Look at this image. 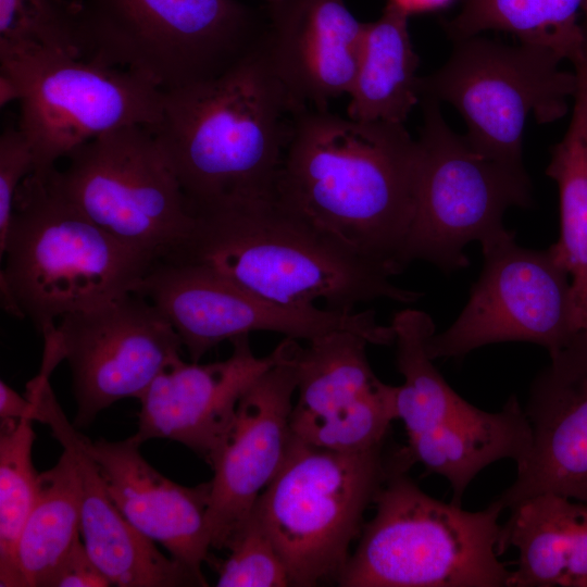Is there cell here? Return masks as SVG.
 Returning a JSON list of instances; mask_svg holds the SVG:
<instances>
[{
  "instance_id": "19",
  "label": "cell",
  "mask_w": 587,
  "mask_h": 587,
  "mask_svg": "<svg viewBox=\"0 0 587 587\" xmlns=\"http://www.w3.org/2000/svg\"><path fill=\"white\" fill-rule=\"evenodd\" d=\"M49 378L37 374L26 385V397L34 403V421L48 425L73 457L80 487V535L98 567L112 586H207L204 577L161 553L121 513L85 448L83 434L57 401Z\"/></svg>"
},
{
  "instance_id": "14",
  "label": "cell",
  "mask_w": 587,
  "mask_h": 587,
  "mask_svg": "<svg viewBox=\"0 0 587 587\" xmlns=\"http://www.w3.org/2000/svg\"><path fill=\"white\" fill-rule=\"evenodd\" d=\"M42 337L38 373L50 376L59 363L67 361L77 429L118 400H139L161 371L180 359L183 347L170 322L138 294L63 315Z\"/></svg>"
},
{
  "instance_id": "22",
  "label": "cell",
  "mask_w": 587,
  "mask_h": 587,
  "mask_svg": "<svg viewBox=\"0 0 587 587\" xmlns=\"http://www.w3.org/2000/svg\"><path fill=\"white\" fill-rule=\"evenodd\" d=\"M105 488L125 519L164 547L176 561L202 576L211 548L208 527L210 480L186 487L168 479L140 454L132 437L122 441L83 437Z\"/></svg>"
},
{
  "instance_id": "3",
  "label": "cell",
  "mask_w": 587,
  "mask_h": 587,
  "mask_svg": "<svg viewBox=\"0 0 587 587\" xmlns=\"http://www.w3.org/2000/svg\"><path fill=\"white\" fill-rule=\"evenodd\" d=\"M53 168L22 182L0 250L2 305L29 319L42 335L63 315L134 294L157 263L72 204L57 187Z\"/></svg>"
},
{
  "instance_id": "18",
  "label": "cell",
  "mask_w": 587,
  "mask_h": 587,
  "mask_svg": "<svg viewBox=\"0 0 587 587\" xmlns=\"http://www.w3.org/2000/svg\"><path fill=\"white\" fill-rule=\"evenodd\" d=\"M524 413L530 445L503 509L541 494L587 501V330L550 355L532 384Z\"/></svg>"
},
{
  "instance_id": "15",
  "label": "cell",
  "mask_w": 587,
  "mask_h": 587,
  "mask_svg": "<svg viewBox=\"0 0 587 587\" xmlns=\"http://www.w3.org/2000/svg\"><path fill=\"white\" fill-rule=\"evenodd\" d=\"M485 264L453 324L426 342L428 355L459 358L502 341H527L554 354L580 333L571 277L550 249L520 247L514 236L483 249Z\"/></svg>"
},
{
  "instance_id": "30",
  "label": "cell",
  "mask_w": 587,
  "mask_h": 587,
  "mask_svg": "<svg viewBox=\"0 0 587 587\" xmlns=\"http://www.w3.org/2000/svg\"><path fill=\"white\" fill-rule=\"evenodd\" d=\"M225 549L229 551L226 559H208L217 573L216 586H291L287 569L270 534L253 512Z\"/></svg>"
},
{
  "instance_id": "26",
  "label": "cell",
  "mask_w": 587,
  "mask_h": 587,
  "mask_svg": "<svg viewBox=\"0 0 587 587\" xmlns=\"http://www.w3.org/2000/svg\"><path fill=\"white\" fill-rule=\"evenodd\" d=\"M546 174L559 189L560 236L549 249L571 277L576 323L587 330V102L573 107Z\"/></svg>"
},
{
  "instance_id": "20",
  "label": "cell",
  "mask_w": 587,
  "mask_h": 587,
  "mask_svg": "<svg viewBox=\"0 0 587 587\" xmlns=\"http://www.w3.org/2000/svg\"><path fill=\"white\" fill-rule=\"evenodd\" d=\"M289 339L286 337L270 354L255 357L249 335H242L230 340L233 352L224 361L172 362L139 399L138 429L132 439L139 446L153 438L171 439L208 462L240 396L285 355Z\"/></svg>"
},
{
  "instance_id": "21",
  "label": "cell",
  "mask_w": 587,
  "mask_h": 587,
  "mask_svg": "<svg viewBox=\"0 0 587 587\" xmlns=\"http://www.w3.org/2000/svg\"><path fill=\"white\" fill-rule=\"evenodd\" d=\"M262 47L303 109H327L348 95L365 22L346 0H267Z\"/></svg>"
},
{
  "instance_id": "10",
  "label": "cell",
  "mask_w": 587,
  "mask_h": 587,
  "mask_svg": "<svg viewBox=\"0 0 587 587\" xmlns=\"http://www.w3.org/2000/svg\"><path fill=\"white\" fill-rule=\"evenodd\" d=\"M391 327L397 366L403 384L395 386L396 417L404 424L413 464L444 476L452 503L461 505L465 489L489 464L526 457L530 427L524 409L511 397L498 412L480 410L459 396L433 364L426 342L435 332L432 317L420 310L395 314Z\"/></svg>"
},
{
  "instance_id": "6",
  "label": "cell",
  "mask_w": 587,
  "mask_h": 587,
  "mask_svg": "<svg viewBox=\"0 0 587 587\" xmlns=\"http://www.w3.org/2000/svg\"><path fill=\"white\" fill-rule=\"evenodd\" d=\"M264 11L239 0L80 1L82 58L133 73L162 92L214 78L250 53Z\"/></svg>"
},
{
  "instance_id": "9",
  "label": "cell",
  "mask_w": 587,
  "mask_h": 587,
  "mask_svg": "<svg viewBox=\"0 0 587 587\" xmlns=\"http://www.w3.org/2000/svg\"><path fill=\"white\" fill-rule=\"evenodd\" d=\"M414 209L403 263L423 260L451 272L469 265L465 245L483 249L514 236L502 217L511 207L532 204L524 166H512L473 150L446 123L439 101L422 97Z\"/></svg>"
},
{
  "instance_id": "7",
  "label": "cell",
  "mask_w": 587,
  "mask_h": 587,
  "mask_svg": "<svg viewBox=\"0 0 587 587\" xmlns=\"http://www.w3.org/2000/svg\"><path fill=\"white\" fill-rule=\"evenodd\" d=\"M391 460L383 446L337 451L292 436L280 470L252 510L270 534L291 586L337 583Z\"/></svg>"
},
{
  "instance_id": "4",
  "label": "cell",
  "mask_w": 587,
  "mask_h": 587,
  "mask_svg": "<svg viewBox=\"0 0 587 587\" xmlns=\"http://www.w3.org/2000/svg\"><path fill=\"white\" fill-rule=\"evenodd\" d=\"M168 261L210 267L242 287L287 305L354 311L364 302L410 303L422 292L397 287L385 270L334 245L274 199L203 212Z\"/></svg>"
},
{
  "instance_id": "2",
  "label": "cell",
  "mask_w": 587,
  "mask_h": 587,
  "mask_svg": "<svg viewBox=\"0 0 587 587\" xmlns=\"http://www.w3.org/2000/svg\"><path fill=\"white\" fill-rule=\"evenodd\" d=\"M260 43L223 74L163 92L151 129L193 215L274 198L298 114Z\"/></svg>"
},
{
  "instance_id": "12",
  "label": "cell",
  "mask_w": 587,
  "mask_h": 587,
  "mask_svg": "<svg viewBox=\"0 0 587 587\" xmlns=\"http://www.w3.org/2000/svg\"><path fill=\"white\" fill-rule=\"evenodd\" d=\"M52 171L61 193L117 240L153 261L173 259L196 216L152 130L126 126L74 150Z\"/></svg>"
},
{
  "instance_id": "29",
  "label": "cell",
  "mask_w": 587,
  "mask_h": 587,
  "mask_svg": "<svg viewBox=\"0 0 587 587\" xmlns=\"http://www.w3.org/2000/svg\"><path fill=\"white\" fill-rule=\"evenodd\" d=\"M79 1L0 0V46L37 45L82 58Z\"/></svg>"
},
{
  "instance_id": "11",
  "label": "cell",
  "mask_w": 587,
  "mask_h": 587,
  "mask_svg": "<svg viewBox=\"0 0 587 587\" xmlns=\"http://www.w3.org/2000/svg\"><path fill=\"white\" fill-rule=\"evenodd\" d=\"M554 50L507 46L478 35L454 40L448 61L420 77V95L452 104L464 136L476 152L523 166V133L532 113L540 124L563 117L576 89V75L562 71Z\"/></svg>"
},
{
  "instance_id": "32",
  "label": "cell",
  "mask_w": 587,
  "mask_h": 587,
  "mask_svg": "<svg viewBox=\"0 0 587 587\" xmlns=\"http://www.w3.org/2000/svg\"><path fill=\"white\" fill-rule=\"evenodd\" d=\"M107 576L91 559L80 537L59 562L43 587H108Z\"/></svg>"
},
{
  "instance_id": "23",
  "label": "cell",
  "mask_w": 587,
  "mask_h": 587,
  "mask_svg": "<svg viewBox=\"0 0 587 587\" xmlns=\"http://www.w3.org/2000/svg\"><path fill=\"white\" fill-rule=\"evenodd\" d=\"M509 510L499 549L517 551L510 587H587V501L547 492Z\"/></svg>"
},
{
  "instance_id": "17",
  "label": "cell",
  "mask_w": 587,
  "mask_h": 587,
  "mask_svg": "<svg viewBox=\"0 0 587 587\" xmlns=\"http://www.w3.org/2000/svg\"><path fill=\"white\" fill-rule=\"evenodd\" d=\"M367 345L358 334L333 332L298 348L297 399L291 412L296 439L337 451L384 446L397 420L395 386L374 374Z\"/></svg>"
},
{
  "instance_id": "1",
  "label": "cell",
  "mask_w": 587,
  "mask_h": 587,
  "mask_svg": "<svg viewBox=\"0 0 587 587\" xmlns=\"http://www.w3.org/2000/svg\"><path fill=\"white\" fill-rule=\"evenodd\" d=\"M416 161L417 142L402 123L304 109L273 199L334 245L392 276L405 267Z\"/></svg>"
},
{
  "instance_id": "16",
  "label": "cell",
  "mask_w": 587,
  "mask_h": 587,
  "mask_svg": "<svg viewBox=\"0 0 587 587\" xmlns=\"http://www.w3.org/2000/svg\"><path fill=\"white\" fill-rule=\"evenodd\" d=\"M290 338L285 355L240 396L233 417L212 451L208 509L211 548L225 549L280 470L292 441L296 354Z\"/></svg>"
},
{
  "instance_id": "34",
  "label": "cell",
  "mask_w": 587,
  "mask_h": 587,
  "mask_svg": "<svg viewBox=\"0 0 587 587\" xmlns=\"http://www.w3.org/2000/svg\"><path fill=\"white\" fill-rule=\"evenodd\" d=\"M404 7L410 13L424 10H433L444 7L450 0H394Z\"/></svg>"
},
{
  "instance_id": "13",
  "label": "cell",
  "mask_w": 587,
  "mask_h": 587,
  "mask_svg": "<svg viewBox=\"0 0 587 587\" xmlns=\"http://www.w3.org/2000/svg\"><path fill=\"white\" fill-rule=\"evenodd\" d=\"M135 294L149 300L170 322L192 362L217 344L252 332L307 341L333 332H351L371 345L395 344L391 325L378 324L374 310L347 312L282 304L195 263H154Z\"/></svg>"
},
{
  "instance_id": "8",
  "label": "cell",
  "mask_w": 587,
  "mask_h": 587,
  "mask_svg": "<svg viewBox=\"0 0 587 587\" xmlns=\"http://www.w3.org/2000/svg\"><path fill=\"white\" fill-rule=\"evenodd\" d=\"M0 103L17 101L34 172L126 126L153 129L163 92L130 72L37 45L0 46Z\"/></svg>"
},
{
  "instance_id": "24",
  "label": "cell",
  "mask_w": 587,
  "mask_h": 587,
  "mask_svg": "<svg viewBox=\"0 0 587 587\" xmlns=\"http://www.w3.org/2000/svg\"><path fill=\"white\" fill-rule=\"evenodd\" d=\"M410 14L388 0L377 20L365 22L347 116L403 124L420 103V59L409 32Z\"/></svg>"
},
{
  "instance_id": "31",
  "label": "cell",
  "mask_w": 587,
  "mask_h": 587,
  "mask_svg": "<svg viewBox=\"0 0 587 587\" xmlns=\"http://www.w3.org/2000/svg\"><path fill=\"white\" fill-rule=\"evenodd\" d=\"M35 171L30 145L16 126H7L0 136V250L4 247L15 195L22 182Z\"/></svg>"
},
{
  "instance_id": "5",
  "label": "cell",
  "mask_w": 587,
  "mask_h": 587,
  "mask_svg": "<svg viewBox=\"0 0 587 587\" xmlns=\"http://www.w3.org/2000/svg\"><path fill=\"white\" fill-rule=\"evenodd\" d=\"M403 451L392 453L363 525L355 551L337 584L342 587H510L512 571L500 560L496 500L465 511L425 494L408 475Z\"/></svg>"
},
{
  "instance_id": "28",
  "label": "cell",
  "mask_w": 587,
  "mask_h": 587,
  "mask_svg": "<svg viewBox=\"0 0 587 587\" xmlns=\"http://www.w3.org/2000/svg\"><path fill=\"white\" fill-rule=\"evenodd\" d=\"M34 420H1L0 432V586L14 587L15 551L38 494L32 460Z\"/></svg>"
},
{
  "instance_id": "33",
  "label": "cell",
  "mask_w": 587,
  "mask_h": 587,
  "mask_svg": "<svg viewBox=\"0 0 587 587\" xmlns=\"http://www.w3.org/2000/svg\"><path fill=\"white\" fill-rule=\"evenodd\" d=\"M34 403L27 398L20 396L14 389L0 382V417L1 420H21L30 417L34 420Z\"/></svg>"
},
{
  "instance_id": "27",
  "label": "cell",
  "mask_w": 587,
  "mask_h": 587,
  "mask_svg": "<svg viewBox=\"0 0 587 587\" xmlns=\"http://www.w3.org/2000/svg\"><path fill=\"white\" fill-rule=\"evenodd\" d=\"M584 0H465L460 12L444 22V27L452 41L485 30L510 33L521 43L550 48L574 63L584 43L578 18Z\"/></svg>"
},
{
  "instance_id": "25",
  "label": "cell",
  "mask_w": 587,
  "mask_h": 587,
  "mask_svg": "<svg viewBox=\"0 0 587 587\" xmlns=\"http://www.w3.org/2000/svg\"><path fill=\"white\" fill-rule=\"evenodd\" d=\"M80 536V487L68 450L39 474L38 494L15 551L14 587H43Z\"/></svg>"
}]
</instances>
